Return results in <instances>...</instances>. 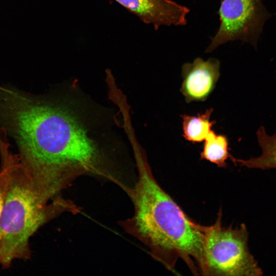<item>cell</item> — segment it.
I'll return each mask as SVG.
<instances>
[{
	"mask_svg": "<svg viewBox=\"0 0 276 276\" xmlns=\"http://www.w3.org/2000/svg\"><path fill=\"white\" fill-rule=\"evenodd\" d=\"M118 111L94 100L77 80L35 95L0 85V128L14 141L35 189L53 198L76 177L108 175L128 148Z\"/></svg>",
	"mask_w": 276,
	"mask_h": 276,
	"instance_id": "1",
	"label": "cell"
},
{
	"mask_svg": "<svg viewBox=\"0 0 276 276\" xmlns=\"http://www.w3.org/2000/svg\"><path fill=\"white\" fill-rule=\"evenodd\" d=\"M128 141L138 178L130 194L134 214L124 223L125 227L169 271L176 274L175 265L180 259L193 274L199 275L205 225L187 215L158 184L136 134H130Z\"/></svg>",
	"mask_w": 276,
	"mask_h": 276,
	"instance_id": "2",
	"label": "cell"
},
{
	"mask_svg": "<svg viewBox=\"0 0 276 276\" xmlns=\"http://www.w3.org/2000/svg\"><path fill=\"white\" fill-rule=\"evenodd\" d=\"M71 207L56 197L49 200L35 189L15 154L0 217V265L31 256L30 240L42 226Z\"/></svg>",
	"mask_w": 276,
	"mask_h": 276,
	"instance_id": "3",
	"label": "cell"
},
{
	"mask_svg": "<svg viewBox=\"0 0 276 276\" xmlns=\"http://www.w3.org/2000/svg\"><path fill=\"white\" fill-rule=\"evenodd\" d=\"M220 209L215 222L205 226L200 275L260 276L263 271L250 253L245 224L224 226Z\"/></svg>",
	"mask_w": 276,
	"mask_h": 276,
	"instance_id": "4",
	"label": "cell"
},
{
	"mask_svg": "<svg viewBox=\"0 0 276 276\" xmlns=\"http://www.w3.org/2000/svg\"><path fill=\"white\" fill-rule=\"evenodd\" d=\"M218 14L220 26L206 53L237 40L257 47L263 26L270 17L261 0H221Z\"/></svg>",
	"mask_w": 276,
	"mask_h": 276,
	"instance_id": "5",
	"label": "cell"
},
{
	"mask_svg": "<svg viewBox=\"0 0 276 276\" xmlns=\"http://www.w3.org/2000/svg\"><path fill=\"white\" fill-rule=\"evenodd\" d=\"M219 61L213 58H196L181 68L180 92L187 103L205 101L215 89L220 72Z\"/></svg>",
	"mask_w": 276,
	"mask_h": 276,
	"instance_id": "6",
	"label": "cell"
},
{
	"mask_svg": "<svg viewBox=\"0 0 276 276\" xmlns=\"http://www.w3.org/2000/svg\"><path fill=\"white\" fill-rule=\"evenodd\" d=\"M157 30L162 26H184L190 10L171 0H115Z\"/></svg>",
	"mask_w": 276,
	"mask_h": 276,
	"instance_id": "7",
	"label": "cell"
},
{
	"mask_svg": "<svg viewBox=\"0 0 276 276\" xmlns=\"http://www.w3.org/2000/svg\"><path fill=\"white\" fill-rule=\"evenodd\" d=\"M258 144L262 150L258 157L248 159L236 158L231 155L229 158L235 164L247 168L261 170L276 169V133L268 135L263 126H261L257 131Z\"/></svg>",
	"mask_w": 276,
	"mask_h": 276,
	"instance_id": "8",
	"label": "cell"
},
{
	"mask_svg": "<svg viewBox=\"0 0 276 276\" xmlns=\"http://www.w3.org/2000/svg\"><path fill=\"white\" fill-rule=\"evenodd\" d=\"M213 111V108H211L197 116L181 115L183 137L192 143L203 141L216 123L211 120Z\"/></svg>",
	"mask_w": 276,
	"mask_h": 276,
	"instance_id": "9",
	"label": "cell"
},
{
	"mask_svg": "<svg viewBox=\"0 0 276 276\" xmlns=\"http://www.w3.org/2000/svg\"><path fill=\"white\" fill-rule=\"evenodd\" d=\"M228 145L226 136L212 130L204 140L200 159L209 161L219 168H226V160L231 155Z\"/></svg>",
	"mask_w": 276,
	"mask_h": 276,
	"instance_id": "10",
	"label": "cell"
},
{
	"mask_svg": "<svg viewBox=\"0 0 276 276\" xmlns=\"http://www.w3.org/2000/svg\"><path fill=\"white\" fill-rule=\"evenodd\" d=\"M5 133L0 129V217L10 182L15 154L12 152Z\"/></svg>",
	"mask_w": 276,
	"mask_h": 276,
	"instance_id": "11",
	"label": "cell"
}]
</instances>
